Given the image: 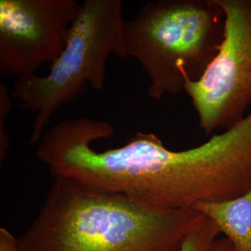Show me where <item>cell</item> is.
I'll list each match as a JSON object with an SVG mask.
<instances>
[{"mask_svg":"<svg viewBox=\"0 0 251 251\" xmlns=\"http://www.w3.org/2000/svg\"><path fill=\"white\" fill-rule=\"evenodd\" d=\"M225 14L224 36L201 80L184 91L206 135L242 121L251 107V0H216Z\"/></svg>","mask_w":251,"mask_h":251,"instance_id":"5","label":"cell"},{"mask_svg":"<svg viewBox=\"0 0 251 251\" xmlns=\"http://www.w3.org/2000/svg\"><path fill=\"white\" fill-rule=\"evenodd\" d=\"M11 92L2 82H0V162L1 165L6 158L9 148V137L5 129V122L9 116L12 104Z\"/></svg>","mask_w":251,"mask_h":251,"instance_id":"9","label":"cell"},{"mask_svg":"<svg viewBox=\"0 0 251 251\" xmlns=\"http://www.w3.org/2000/svg\"><path fill=\"white\" fill-rule=\"evenodd\" d=\"M0 251H20L18 239L4 227L0 228Z\"/></svg>","mask_w":251,"mask_h":251,"instance_id":"10","label":"cell"},{"mask_svg":"<svg viewBox=\"0 0 251 251\" xmlns=\"http://www.w3.org/2000/svg\"><path fill=\"white\" fill-rule=\"evenodd\" d=\"M211 220L237 251H251V188L224 202L198 203L193 206Z\"/></svg>","mask_w":251,"mask_h":251,"instance_id":"7","label":"cell"},{"mask_svg":"<svg viewBox=\"0 0 251 251\" xmlns=\"http://www.w3.org/2000/svg\"><path fill=\"white\" fill-rule=\"evenodd\" d=\"M211 251H237L234 249L233 244L227 238L225 237L222 239H216Z\"/></svg>","mask_w":251,"mask_h":251,"instance_id":"11","label":"cell"},{"mask_svg":"<svg viewBox=\"0 0 251 251\" xmlns=\"http://www.w3.org/2000/svg\"><path fill=\"white\" fill-rule=\"evenodd\" d=\"M220 234L216 224L204 216L185 239L181 251H211Z\"/></svg>","mask_w":251,"mask_h":251,"instance_id":"8","label":"cell"},{"mask_svg":"<svg viewBox=\"0 0 251 251\" xmlns=\"http://www.w3.org/2000/svg\"><path fill=\"white\" fill-rule=\"evenodd\" d=\"M204 215L54 179L20 251H181Z\"/></svg>","mask_w":251,"mask_h":251,"instance_id":"1","label":"cell"},{"mask_svg":"<svg viewBox=\"0 0 251 251\" xmlns=\"http://www.w3.org/2000/svg\"><path fill=\"white\" fill-rule=\"evenodd\" d=\"M80 7L75 0H0V75L29 77L53 63Z\"/></svg>","mask_w":251,"mask_h":251,"instance_id":"6","label":"cell"},{"mask_svg":"<svg viewBox=\"0 0 251 251\" xmlns=\"http://www.w3.org/2000/svg\"><path fill=\"white\" fill-rule=\"evenodd\" d=\"M225 14L216 0L148 1L125 21L126 57L150 78L148 94L160 100L201 80L224 36Z\"/></svg>","mask_w":251,"mask_h":251,"instance_id":"3","label":"cell"},{"mask_svg":"<svg viewBox=\"0 0 251 251\" xmlns=\"http://www.w3.org/2000/svg\"><path fill=\"white\" fill-rule=\"evenodd\" d=\"M125 193L162 209H193L224 202L251 188V112L200 146L173 151L153 133L127 141L122 168Z\"/></svg>","mask_w":251,"mask_h":251,"instance_id":"2","label":"cell"},{"mask_svg":"<svg viewBox=\"0 0 251 251\" xmlns=\"http://www.w3.org/2000/svg\"><path fill=\"white\" fill-rule=\"evenodd\" d=\"M122 0H85L73 25L67 45L48 75L19 77L11 98L35 114L31 145H38L51 118L83 94L88 85L102 91L111 54L126 59Z\"/></svg>","mask_w":251,"mask_h":251,"instance_id":"4","label":"cell"}]
</instances>
